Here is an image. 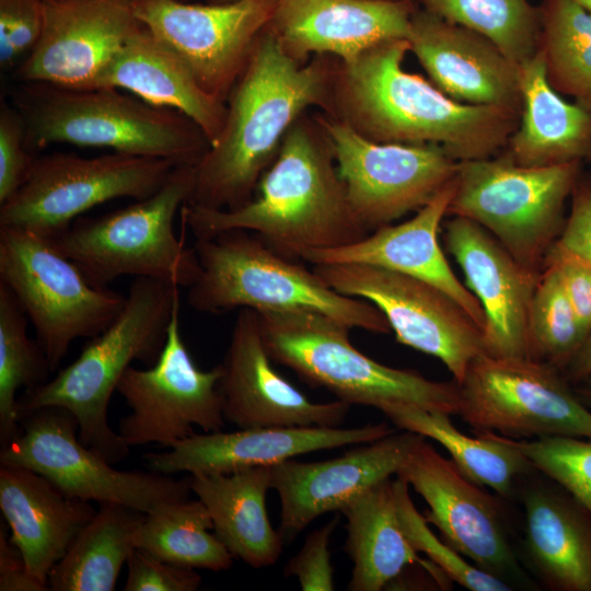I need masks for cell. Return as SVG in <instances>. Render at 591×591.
Wrapping results in <instances>:
<instances>
[{
	"label": "cell",
	"instance_id": "6da1fadb",
	"mask_svg": "<svg viewBox=\"0 0 591 591\" xmlns=\"http://www.w3.org/2000/svg\"><path fill=\"white\" fill-rule=\"evenodd\" d=\"M338 59L289 56L268 26L227 99L222 135L196 164L189 205L232 210L251 201L283 137L311 107L329 115Z\"/></svg>",
	"mask_w": 591,
	"mask_h": 591
},
{
	"label": "cell",
	"instance_id": "7a4b0ae2",
	"mask_svg": "<svg viewBox=\"0 0 591 591\" xmlns=\"http://www.w3.org/2000/svg\"><path fill=\"white\" fill-rule=\"evenodd\" d=\"M407 51V39H392L338 60L329 116L375 142L441 146L459 162L506 148L519 114L451 99L404 69Z\"/></svg>",
	"mask_w": 591,
	"mask_h": 591
},
{
	"label": "cell",
	"instance_id": "3957f363",
	"mask_svg": "<svg viewBox=\"0 0 591 591\" xmlns=\"http://www.w3.org/2000/svg\"><path fill=\"white\" fill-rule=\"evenodd\" d=\"M256 192L251 201L232 210L185 204L179 211L182 224L195 239L251 231L297 259L305 252L349 245L369 234L350 207L316 114L304 113L289 128Z\"/></svg>",
	"mask_w": 591,
	"mask_h": 591
},
{
	"label": "cell",
	"instance_id": "277c9868",
	"mask_svg": "<svg viewBox=\"0 0 591 591\" xmlns=\"http://www.w3.org/2000/svg\"><path fill=\"white\" fill-rule=\"evenodd\" d=\"M178 308L181 287L136 277L111 325L91 337L74 361L19 398L20 417L43 407L66 408L77 419L84 445L112 464L125 460L130 447L108 425L112 395L132 361L149 367L158 360Z\"/></svg>",
	"mask_w": 591,
	"mask_h": 591
},
{
	"label": "cell",
	"instance_id": "5b68a950",
	"mask_svg": "<svg viewBox=\"0 0 591 591\" xmlns=\"http://www.w3.org/2000/svg\"><path fill=\"white\" fill-rule=\"evenodd\" d=\"M12 104L22 116L31 150L65 142L183 166L196 165L210 148L202 130L184 114L115 88L21 82Z\"/></svg>",
	"mask_w": 591,
	"mask_h": 591
},
{
	"label": "cell",
	"instance_id": "8992f818",
	"mask_svg": "<svg viewBox=\"0 0 591 591\" xmlns=\"http://www.w3.org/2000/svg\"><path fill=\"white\" fill-rule=\"evenodd\" d=\"M193 247L199 273L186 300L195 311L224 314L235 309H302L349 328L391 332L385 316L371 302L335 291L301 259L277 252L254 232L224 231L195 239Z\"/></svg>",
	"mask_w": 591,
	"mask_h": 591
},
{
	"label": "cell",
	"instance_id": "52a82bcc",
	"mask_svg": "<svg viewBox=\"0 0 591 591\" xmlns=\"http://www.w3.org/2000/svg\"><path fill=\"white\" fill-rule=\"evenodd\" d=\"M266 350L311 386L328 390L350 405L380 408L409 403L428 410L459 415V385L382 364L360 352L349 327L324 314L296 309L257 312Z\"/></svg>",
	"mask_w": 591,
	"mask_h": 591
},
{
	"label": "cell",
	"instance_id": "ba28073f",
	"mask_svg": "<svg viewBox=\"0 0 591 591\" xmlns=\"http://www.w3.org/2000/svg\"><path fill=\"white\" fill-rule=\"evenodd\" d=\"M196 165L175 166L153 195L106 215L80 217L53 245L94 286L129 275L190 287L199 273L193 246L174 221L195 186Z\"/></svg>",
	"mask_w": 591,
	"mask_h": 591
},
{
	"label": "cell",
	"instance_id": "9c48e42d",
	"mask_svg": "<svg viewBox=\"0 0 591 591\" xmlns=\"http://www.w3.org/2000/svg\"><path fill=\"white\" fill-rule=\"evenodd\" d=\"M580 161L524 166L505 151L459 162L448 216L470 219L493 234L526 268L541 274L564 228V206Z\"/></svg>",
	"mask_w": 591,
	"mask_h": 591
},
{
	"label": "cell",
	"instance_id": "30bf717a",
	"mask_svg": "<svg viewBox=\"0 0 591 591\" xmlns=\"http://www.w3.org/2000/svg\"><path fill=\"white\" fill-rule=\"evenodd\" d=\"M0 282L32 323L53 372L74 339L103 332L126 301L92 285L50 240L8 227H0Z\"/></svg>",
	"mask_w": 591,
	"mask_h": 591
},
{
	"label": "cell",
	"instance_id": "8fae6325",
	"mask_svg": "<svg viewBox=\"0 0 591 591\" xmlns=\"http://www.w3.org/2000/svg\"><path fill=\"white\" fill-rule=\"evenodd\" d=\"M174 167L165 160L118 152L95 158L63 152L36 157L22 185L0 204V227L51 240L101 204L153 195Z\"/></svg>",
	"mask_w": 591,
	"mask_h": 591
},
{
	"label": "cell",
	"instance_id": "7c38bea8",
	"mask_svg": "<svg viewBox=\"0 0 591 591\" xmlns=\"http://www.w3.org/2000/svg\"><path fill=\"white\" fill-rule=\"evenodd\" d=\"M21 431L0 450V464L43 475L66 495L84 501L116 502L143 513L189 498V479L149 471H120L79 439L74 416L43 407L20 417Z\"/></svg>",
	"mask_w": 591,
	"mask_h": 591
},
{
	"label": "cell",
	"instance_id": "4fadbf2b",
	"mask_svg": "<svg viewBox=\"0 0 591 591\" xmlns=\"http://www.w3.org/2000/svg\"><path fill=\"white\" fill-rule=\"evenodd\" d=\"M459 385V416L474 430L511 439H591V409L556 367L484 354Z\"/></svg>",
	"mask_w": 591,
	"mask_h": 591
},
{
	"label": "cell",
	"instance_id": "5bb4252c",
	"mask_svg": "<svg viewBox=\"0 0 591 591\" xmlns=\"http://www.w3.org/2000/svg\"><path fill=\"white\" fill-rule=\"evenodd\" d=\"M316 117L350 207L369 233L418 211L457 175L459 161L441 146L375 142L325 113Z\"/></svg>",
	"mask_w": 591,
	"mask_h": 591
},
{
	"label": "cell",
	"instance_id": "9a60e30c",
	"mask_svg": "<svg viewBox=\"0 0 591 591\" xmlns=\"http://www.w3.org/2000/svg\"><path fill=\"white\" fill-rule=\"evenodd\" d=\"M313 269L335 291L375 305L399 344L439 359L456 384L472 361L487 354L483 329L432 285L366 264H320Z\"/></svg>",
	"mask_w": 591,
	"mask_h": 591
},
{
	"label": "cell",
	"instance_id": "2e32d148",
	"mask_svg": "<svg viewBox=\"0 0 591 591\" xmlns=\"http://www.w3.org/2000/svg\"><path fill=\"white\" fill-rule=\"evenodd\" d=\"M179 313L181 308L173 314L158 360L146 369L129 367L117 385L131 409L117 432L130 448L149 443L172 448L195 434L194 426L215 432L225 425L218 389L221 367L204 371L195 364L182 338Z\"/></svg>",
	"mask_w": 591,
	"mask_h": 591
},
{
	"label": "cell",
	"instance_id": "e0dca14e",
	"mask_svg": "<svg viewBox=\"0 0 591 591\" xmlns=\"http://www.w3.org/2000/svg\"><path fill=\"white\" fill-rule=\"evenodd\" d=\"M276 3L132 0V8L139 22L188 67L199 85L227 102Z\"/></svg>",
	"mask_w": 591,
	"mask_h": 591
},
{
	"label": "cell",
	"instance_id": "ac0fdd59",
	"mask_svg": "<svg viewBox=\"0 0 591 591\" xmlns=\"http://www.w3.org/2000/svg\"><path fill=\"white\" fill-rule=\"evenodd\" d=\"M396 476L405 479L429 507L425 513L440 536L479 569L512 589L525 586L498 498L467 478L452 460L421 437Z\"/></svg>",
	"mask_w": 591,
	"mask_h": 591
},
{
	"label": "cell",
	"instance_id": "d6986e66",
	"mask_svg": "<svg viewBox=\"0 0 591 591\" xmlns=\"http://www.w3.org/2000/svg\"><path fill=\"white\" fill-rule=\"evenodd\" d=\"M44 24L15 70L21 82L99 88L104 73L142 24L132 0H43Z\"/></svg>",
	"mask_w": 591,
	"mask_h": 591
},
{
	"label": "cell",
	"instance_id": "ffe728a7",
	"mask_svg": "<svg viewBox=\"0 0 591 591\" xmlns=\"http://www.w3.org/2000/svg\"><path fill=\"white\" fill-rule=\"evenodd\" d=\"M256 311L241 309L220 364L218 389L225 421L237 429L339 427L350 404L309 399L273 367Z\"/></svg>",
	"mask_w": 591,
	"mask_h": 591
},
{
	"label": "cell",
	"instance_id": "44dd1931",
	"mask_svg": "<svg viewBox=\"0 0 591 591\" xmlns=\"http://www.w3.org/2000/svg\"><path fill=\"white\" fill-rule=\"evenodd\" d=\"M451 217L445 222L444 243L483 308L487 354L531 358L530 312L541 274L519 263L482 225Z\"/></svg>",
	"mask_w": 591,
	"mask_h": 591
},
{
	"label": "cell",
	"instance_id": "7402d4cb",
	"mask_svg": "<svg viewBox=\"0 0 591 591\" xmlns=\"http://www.w3.org/2000/svg\"><path fill=\"white\" fill-rule=\"evenodd\" d=\"M422 436L403 430L357 444L318 462L293 459L270 466L271 489L280 500V533L294 538L320 515L340 511L375 484L396 475Z\"/></svg>",
	"mask_w": 591,
	"mask_h": 591
},
{
	"label": "cell",
	"instance_id": "603a6c76",
	"mask_svg": "<svg viewBox=\"0 0 591 591\" xmlns=\"http://www.w3.org/2000/svg\"><path fill=\"white\" fill-rule=\"evenodd\" d=\"M386 422L361 427H258L195 433L164 452L142 455L149 471L171 475L229 474L273 466L296 456L375 441L393 433Z\"/></svg>",
	"mask_w": 591,
	"mask_h": 591
},
{
	"label": "cell",
	"instance_id": "cb8c5ba5",
	"mask_svg": "<svg viewBox=\"0 0 591 591\" xmlns=\"http://www.w3.org/2000/svg\"><path fill=\"white\" fill-rule=\"evenodd\" d=\"M407 42L430 81L451 99L520 115L519 65L489 38L417 5Z\"/></svg>",
	"mask_w": 591,
	"mask_h": 591
},
{
	"label": "cell",
	"instance_id": "d4e9b609",
	"mask_svg": "<svg viewBox=\"0 0 591 591\" xmlns=\"http://www.w3.org/2000/svg\"><path fill=\"white\" fill-rule=\"evenodd\" d=\"M412 0H277L268 28L300 62L327 55L341 62L392 39H407Z\"/></svg>",
	"mask_w": 591,
	"mask_h": 591
},
{
	"label": "cell",
	"instance_id": "484cf974",
	"mask_svg": "<svg viewBox=\"0 0 591 591\" xmlns=\"http://www.w3.org/2000/svg\"><path fill=\"white\" fill-rule=\"evenodd\" d=\"M455 186L456 177L405 222L382 227L349 245L305 252L301 260L313 265L366 264L422 280L451 297L484 332L483 308L452 271L438 239Z\"/></svg>",
	"mask_w": 591,
	"mask_h": 591
},
{
	"label": "cell",
	"instance_id": "4316f807",
	"mask_svg": "<svg viewBox=\"0 0 591 591\" xmlns=\"http://www.w3.org/2000/svg\"><path fill=\"white\" fill-rule=\"evenodd\" d=\"M0 510L27 572L47 588L51 569L96 512L33 470L8 464H0Z\"/></svg>",
	"mask_w": 591,
	"mask_h": 591
},
{
	"label": "cell",
	"instance_id": "83f0119b",
	"mask_svg": "<svg viewBox=\"0 0 591 591\" xmlns=\"http://www.w3.org/2000/svg\"><path fill=\"white\" fill-rule=\"evenodd\" d=\"M522 503L524 557L537 578L551 590L591 591V514L555 482L528 484Z\"/></svg>",
	"mask_w": 591,
	"mask_h": 591
},
{
	"label": "cell",
	"instance_id": "f1b7e54d",
	"mask_svg": "<svg viewBox=\"0 0 591 591\" xmlns=\"http://www.w3.org/2000/svg\"><path fill=\"white\" fill-rule=\"evenodd\" d=\"M99 88L119 89L184 114L202 130L210 147L222 135L227 102L207 93L188 67L143 25L127 39Z\"/></svg>",
	"mask_w": 591,
	"mask_h": 591
},
{
	"label": "cell",
	"instance_id": "f546056e",
	"mask_svg": "<svg viewBox=\"0 0 591 591\" xmlns=\"http://www.w3.org/2000/svg\"><path fill=\"white\" fill-rule=\"evenodd\" d=\"M522 107L506 152L524 166H549L588 159L591 109L565 101L549 84L540 50L519 65Z\"/></svg>",
	"mask_w": 591,
	"mask_h": 591
},
{
	"label": "cell",
	"instance_id": "4dcf8cb0",
	"mask_svg": "<svg viewBox=\"0 0 591 591\" xmlns=\"http://www.w3.org/2000/svg\"><path fill=\"white\" fill-rule=\"evenodd\" d=\"M189 480L192 491L209 511L212 531L233 557L256 569L279 559L285 538L274 529L266 509L270 466L192 475Z\"/></svg>",
	"mask_w": 591,
	"mask_h": 591
},
{
	"label": "cell",
	"instance_id": "1f68e13d",
	"mask_svg": "<svg viewBox=\"0 0 591 591\" xmlns=\"http://www.w3.org/2000/svg\"><path fill=\"white\" fill-rule=\"evenodd\" d=\"M340 512L346 518L344 549L351 564L349 591H380L413 565H433L407 541L397 514L393 479L364 490Z\"/></svg>",
	"mask_w": 591,
	"mask_h": 591
},
{
	"label": "cell",
	"instance_id": "d6a6232c",
	"mask_svg": "<svg viewBox=\"0 0 591 591\" xmlns=\"http://www.w3.org/2000/svg\"><path fill=\"white\" fill-rule=\"evenodd\" d=\"M379 410L395 427L437 441L467 478L503 499L513 495L519 480L536 472L506 437L478 430H474L475 437L466 436L452 425L448 414L409 403H390Z\"/></svg>",
	"mask_w": 591,
	"mask_h": 591
},
{
	"label": "cell",
	"instance_id": "836d02e7",
	"mask_svg": "<svg viewBox=\"0 0 591 591\" xmlns=\"http://www.w3.org/2000/svg\"><path fill=\"white\" fill-rule=\"evenodd\" d=\"M94 517L51 569V591H113L134 551L144 513L116 502L99 503Z\"/></svg>",
	"mask_w": 591,
	"mask_h": 591
},
{
	"label": "cell",
	"instance_id": "e575fe53",
	"mask_svg": "<svg viewBox=\"0 0 591 591\" xmlns=\"http://www.w3.org/2000/svg\"><path fill=\"white\" fill-rule=\"evenodd\" d=\"M211 530L209 511L198 498L167 502L144 513L135 546L181 567L228 570L234 557Z\"/></svg>",
	"mask_w": 591,
	"mask_h": 591
},
{
	"label": "cell",
	"instance_id": "d590c367",
	"mask_svg": "<svg viewBox=\"0 0 591 591\" xmlns=\"http://www.w3.org/2000/svg\"><path fill=\"white\" fill-rule=\"evenodd\" d=\"M538 50L559 94L591 109V13L572 0H542Z\"/></svg>",
	"mask_w": 591,
	"mask_h": 591
},
{
	"label": "cell",
	"instance_id": "8d00e7d4",
	"mask_svg": "<svg viewBox=\"0 0 591 591\" xmlns=\"http://www.w3.org/2000/svg\"><path fill=\"white\" fill-rule=\"evenodd\" d=\"M28 318L11 290L0 282V444L21 431L18 392L49 380L47 357L27 335Z\"/></svg>",
	"mask_w": 591,
	"mask_h": 591
},
{
	"label": "cell",
	"instance_id": "74e56055",
	"mask_svg": "<svg viewBox=\"0 0 591 591\" xmlns=\"http://www.w3.org/2000/svg\"><path fill=\"white\" fill-rule=\"evenodd\" d=\"M494 42L520 65L538 49L540 11L530 0H412Z\"/></svg>",
	"mask_w": 591,
	"mask_h": 591
},
{
	"label": "cell",
	"instance_id": "f35d334b",
	"mask_svg": "<svg viewBox=\"0 0 591 591\" xmlns=\"http://www.w3.org/2000/svg\"><path fill=\"white\" fill-rule=\"evenodd\" d=\"M586 338L558 273L545 263L530 312L531 358L565 369Z\"/></svg>",
	"mask_w": 591,
	"mask_h": 591
},
{
	"label": "cell",
	"instance_id": "ab89813d",
	"mask_svg": "<svg viewBox=\"0 0 591 591\" xmlns=\"http://www.w3.org/2000/svg\"><path fill=\"white\" fill-rule=\"evenodd\" d=\"M393 485L402 530L417 553H424L451 581L468 590H513L503 580L476 567L431 531L425 517L416 509L409 495V485L405 479L396 476Z\"/></svg>",
	"mask_w": 591,
	"mask_h": 591
},
{
	"label": "cell",
	"instance_id": "60d3db41",
	"mask_svg": "<svg viewBox=\"0 0 591 591\" xmlns=\"http://www.w3.org/2000/svg\"><path fill=\"white\" fill-rule=\"evenodd\" d=\"M507 439L538 473L561 486L591 514V439Z\"/></svg>",
	"mask_w": 591,
	"mask_h": 591
},
{
	"label": "cell",
	"instance_id": "b9f144b4",
	"mask_svg": "<svg viewBox=\"0 0 591 591\" xmlns=\"http://www.w3.org/2000/svg\"><path fill=\"white\" fill-rule=\"evenodd\" d=\"M44 24L43 0H0V65L20 63L36 45Z\"/></svg>",
	"mask_w": 591,
	"mask_h": 591
},
{
	"label": "cell",
	"instance_id": "7bdbcfd3",
	"mask_svg": "<svg viewBox=\"0 0 591 591\" xmlns=\"http://www.w3.org/2000/svg\"><path fill=\"white\" fill-rule=\"evenodd\" d=\"M35 158L26 142L22 116L13 104L2 101L0 108V204L11 197L22 185Z\"/></svg>",
	"mask_w": 591,
	"mask_h": 591
},
{
	"label": "cell",
	"instance_id": "ee69618b",
	"mask_svg": "<svg viewBox=\"0 0 591 591\" xmlns=\"http://www.w3.org/2000/svg\"><path fill=\"white\" fill-rule=\"evenodd\" d=\"M338 523L334 518L322 528L313 530L299 552L283 568L287 578L294 577L303 591H333L334 568L329 543Z\"/></svg>",
	"mask_w": 591,
	"mask_h": 591
},
{
	"label": "cell",
	"instance_id": "f6af8a7d",
	"mask_svg": "<svg viewBox=\"0 0 591 591\" xmlns=\"http://www.w3.org/2000/svg\"><path fill=\"white\" fill-rule=\"evenodd\" d=\"M127 568L125 591H195L201 584L196 569L166 563L137 547Z\"/></svg>",
	"mask_w": 591,
	"mask_h": 591
},
{
	"label": "cell",
	"instance_id": "bcb514c9",
	"mask_svg": "<svg viewBox=\"0 0 591 591\" xmlns=\"http://www.w3.org/2000/svg\"><path fill=\"white\" fill-rule=\"evenodd\" d=\"M545 263L554 266L558 273L577 317L588 336L591 332V264L556 244L548 251Z\"/></svg>",
	"mask_w": 591,
	"mask_h": 591
},
{
	"label": "cell",
	"instance_id": "7dc6e473",
	"mask_svg": "<svg viewBox=\"0 0 591 591\" xmlns=\"http://www.w3.org/2000/svg\"><path fill=\"white\" fill-rule=\"evenodd\" d=\"M571 197L570 215L555 244L591 264V183L577 182Z\"/></svg>",
	"mask_w": 591,
	"mask_h": 591
},
{
	"label": "cell",
	"instance_id": "c3c4849f",
	"mask_svg": "<svg viewBox=\"0 0 591 591\" xmlns=\"http://www.w3.org/2000/svg\"><path fill=\"white\" fill-rule=\"evenodd\" d=\"M0 526V591H46L48 588L26 570L24 558L16 545Z\"/></svg>",
	"mask_w": 591,
	"mask_h": 591
},
{
	"label": "cell",
	"instance_id": "681fc988",
	"mask_svg": "<svg viewBox=\"0 0 591 591\" xmlns=\"http://www.w3.org/2000/svg\"><path fill=\"white\" fill-rule=\"evenodd\" d=\"M565 369L568 376L575 381L591 375V332Z\"/></svg>",
	"mask_w": 591,
	"mask_h": 591
},
{
	"label": "cell",
	"instance_id": "f907efd6",
	"mask_svg": "<svg viewBox=\"0 0 591 591\" xmlns=\"http://www.w3.org/2000/svg\"><path fill=\"white\" fill-rule=\"evenodd\" d=\"M583 382L581 389H580V398L582 402L591 409V375L587 376L586 379L581 380Z\"/></svg>",
	"mask_w": 591,
	"mask_h": 591
},
{
	"label": "cell",
	"instance_id": "816d5d0a",
	"mask_svg": "<svg viewBox=\"0 0 591 591\" xmlns=\"http://www.w3.org/2000/svg\"><path fill=\"white\" fill-rule=\"evenodd\" d=\"M591 13V0H572Z\"/></svg>",
	"mask_w": 591,
	"mask_h": 591
},
{
	"label": "cell",
	"instance_id": "f5cc1de1",
	"mask_svg": "<svg viewBox=\"0 0 591 591\" xmlns=\"http://www.w3.org/2000/svg\"><path fill=\"white\" fill-rule=\"evenodd\" d=\"M208 3H227L235 0H206Z\"/></svg>",
	"mask_w": 591,
	"mask_h": 591
},
{
	"label": "cell",
	"instance_id": "db71d44e",
	"mask_svg": "<svg viewBox=\"0 0 591 591\" xmlns=\"http://www.w3.org/2000/svg\"><path fill=\"white\" fill-rule=\"evenodd\" d=\"M588 160H591V151H590V154H589V157H588Z\"/></svg>",
	"mask_w": 591,
	"mask_h": 591
}]
</instances>
